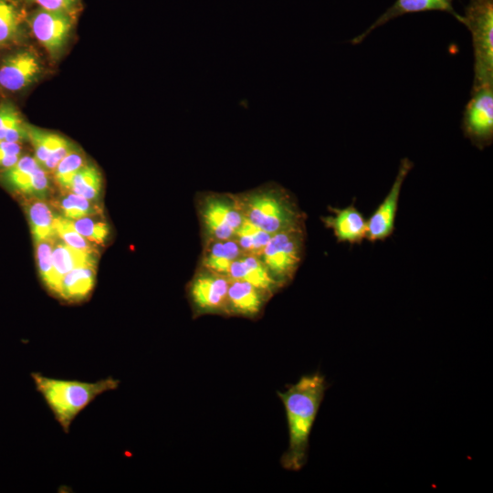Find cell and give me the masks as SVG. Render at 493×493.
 I'll use <instances>...</instances> for the list:
<instances>
[{
    "mask_svg": "<svg viewBox=\"0 0 493 493\" xmlns=\"http://www.w3.org/2000/svg\"><path fill=\"white\" fill-rule=\"evenodd\" d=\"M327 388L324 375L316 372L278 392L288 429V446L280 459L285 469L299 471L306 465L309 435Z\"/></svg>",
    "mask_w": 493,
    "mask_h": 493,
    "instance_id": "cell-1",
    "label": "cell"
},
{
    "mask_svg": "<svg viewBox=\"0 0 493 493\" xmlns=\"http://www.w3.org/2000/svg\"><path fill=\"white\" fill-rule=\"evenodd\" d=\"M36 391L42 396L63 432L69 433L77 416L100 394L118 389L120 380L108 376L96 382L58 379L31 372Z\"/></svg>",
    "mask_w": 493,
    "mask_h": 493,
    "instance_id": "cell-2",
    "label": "cell"
},
{
    "mask_svg": "<svg viewBox=\"0 0 493 493\" xmlns=\"http://www.w3.org/2000/svg\"><path fill=\"white\" fill-rule=\"evenodd\" d=\"M236 200L245 218L272 235L304 225L297 204L280 187L258 188Z\"/></svg>",
    "mask_w": 493,
    "mask_h": 493,
    "instance_id": "cell-3",
    "label": "cell"
},
{
    "mask_svg": "<svg viewBox=\"0 0 493 493\" xmlns=\"http://www.w3.org/2000/svg\"><path fill=\"white\" fill-rule=\"evenodd\" d=\"M472 35L473 89L493 85V0H470L461 21Z\"/></svg>",
    "mask_w": 493,
    "mask_h": 493,
    "instance_id": "cell-4",
    "label": "cell"
},
{
    "mask_svg": "<svg viewBox=\"0 0 493 493\" xmlns=\"http://www.w3.org/2000/svg\"><path fill=\"white\" fill-rule=\"evenodd\" d=\"M304 232L302 225L273 234L258 256L280 286L292 279L301 262Z\"/></svg>",
    "mask_w": 493,
    "mask_h": 493,
    "instance_id": "cell-5",
    "label": "cell"
},
{
    "mask_svg": "<svg viewBox=\"0 0 493 493\" xmlns=\"http://www.w3.org/2000/svg\"><path fill=\"white\" fill-rule=\"evenodd\" d=\"M462 120L465 136L480 150L493 141V85L471 91Z\"/></svg>",
    "mask_w": 493,
    "mask_h": 493,
    "instance_id": "cell-6",
    "label": "cell"
},
{
    "mask_svg": "<svg viewBox=\"0 0 493 493\" xmlns=\"http://www.w3.org/2000/svg\"><path fill=\"white\" fill-rule=\"evenodd\" d=\"M201 217L205 230L212 240L233 239L244 220L236 198L216 194L204 200Z\"/></svg>",
    "mask_w": 493,
    "mask_h": 493,
    "instance_id": "cell-7",
    "label": "cell"
},
{
    "mask_svg": "<svg viewBox=\"0 0 493 493\" xmlns=\"http://www.w3.org/2000/svg\"><path fill=\"white\" fill-rule=\"evenodd\" d=\"M414 166L409 158L401 160L395 179L384 199L367 219L366 239L370 242L383 241L395 229V218L403 184Z\"/></svg>",
    "mask_w": 493,
    "mask_h": 493,
    "instance_id": "cell-8",
    "label": "cell"
},
{
    "mask_svg": "<svg viewBox=\"0 0 493 493\" xmlns=\"http://www.w3.org/2000/svg\"><path fill=\"white\" fill-rule=\"evenodd\" d=\"M29 26L37 40L55 58L68 41L73 21L70 14L38 8L29 17Z\"/></svg>",
    "mask_w": 493,
    "mask_h": 493,
    "instance_id": "cell-9",
    "label": "cell"
},
{
    "mask_svg": "<svg viewBox=\"0 0 493 493\" xmlns=\"http://www.w3.org/2000/svg\"><path fill=\"white\" fill-rule=\"evenodd\" d=\"M230 279L206 270L194 277L189 285V299L196 314L226 313Z\"/></svg>",
    "mask_w": 493,
    "mask_h": 493,
    "instance_id": "cell-10",
    "label": "cell"
},
{
    "mask_svg": "<svg viewBox=\"0 0 493 493\" xmlns=\"http://www.w3.org/2000/svg\"><path fill=\"white\" fill-rule=\"evenodd\" d=\"M41 72L40 62L30 50L7 56L0 65V86L9 91H18L34 82Z\"/></svg>",
    "mask_w": 493,
    "mask_h": 493,
    "instance_id": "cell-11",
    "label": "cell"
},
{
    "mask_svg": "<svg viewBox=\"0 0 493 493\" xmlns=\"http://www.w3.org/2000/svg\"><path fill=\"white\" fill-rule=\"evenodd\" d=\"M330 211L333 215L323 217L322 221L332 230L338 242L357 245L366 239L367 220L353 204Z\"/></svg>",
    "mask_w": 493,
    "mask_h": 493,
    "instance_id": "cell-12",
    "label": "cell"
},
{
    "mask_svg": "<svg viewBox=\"0 0 493 493\" xmlns=\"http://www.w3.org/2000/svg\"><path fill=\"white\" fill-rule=\"evenodd\" d=\"M270 294L240 280H230L226 304V313L255 318L258 315Z\"/></svg>",
    "mask_w": 493,
    "mask_h": 493,
    "instance_id": "cell-13",
    "label": "cell"
},
{
    "mask_svg": "<svg viewBox=\"0 0 493 493\" xmlns=\"http://www.w3.org/2000/svg\"><path fill=\"white\" fill-rule=\"evenodd\" d=\"M454 0H396L382 16H380L368 29L352 38L353 45L361 43L372 30L386 22L400 16L425 11H444L454 16L459 22L462 16L458 15L453 7Z\"/></svg>",
    "mask_w": 493,
    "mask_h": 493,
    "instance_id": "cell-14",
    "label": "cell"
},
{
    "mask_svg": "<svg viewBox=\"0 0 493 493\" xmlns=\"http://www.w3.org/2000/svg\"><path fill=\"white\" fill-rule=\"evenodd\" d=\"M226 276L230 280L247 282L270 295L281 287L270 275L260 258L255 255H243L235 260Z\"/></svg>",
    "mask_w": 493,
    "mask_h": 493,
    "instance_id": "cell-15",
    "label": "cell"
},
{
    "mask_svg": "<svg viewBox=\"0 0 493 493\" xmlns=\"http://www.w3.org/2000/svg\"><path fill=\"white\" fill-rule=\"evenodd\" d=\"M96 264L76 267L66 274L60 282L57 299L67 303H79L87 299L95 286Z\"/></svg>",
    "mask_w": 493,
    "mask_h": 493,
    "instance_id": "cell-16",
    "label": "cell"
},
{
    "mask_svg": "<svg viewBox=\"0 0 493 493\" xmlns=\"http://www.w3.org/2000/svg\"><path fill=\"white\" fill-rule=\"evenodd\" d=\"M52 257L59 287L63 277L72 269L89 264H96L94 253L76 249L66 244L58 236L54 238Z\"/></svg>",
    "mask_w": 493,
    "mask_h": 493,
    "instance_id": "cell-17",
    "label": "cell"
},
{
    "mask_svg": "<svg viewBox=\"0 0 493 493\" xmlns=\"http://www.w3.org/2000/svg\"><path fill=\"white\" fill-rule=\"evenodd\" d=\"M243 255V250L234 238L213 240L204 257L203 265L208 271L226 276L231 264Z\"/></svg>",
    "mask_w": 493,
    "mask_h": 493,
    "instance_id": "cell-18",
    "label": "cell"
},
{
    "mask_svg": "<svg viewBox=\"0 0 493 493\" xmlns=\"http://www.w3.org/2000/svg\"><path fill=\"white\" fill-rule=\"evenodd\" d=\"M34 243L56 236L54 217L50 208L40 200L33 201L26 206Z\"/></svg>",
    "mask_w": 493,
    "mask_h": 493,
    "instance_id": "cell-19",
    "label": "cell"
},
{
    "mask_svg": "<svg viewBox=\"0 0 493 493\" xmlns=\"http://www.w3.org/2000/svg\"><path fill=\"white\" fill-rule=\"evenodd\" d=\"M40 165L34 157H20L15 165L5 170L4 179L10 188L27 195L34 174Z\"/></svg>",
    "mask_w": 493,
    "mask_h": 493,
    "instance_id": "cell-20",
    "label": "cell"
},
{
    "mask_svg": "<svg viewBox=\"0 0 493 493\" xmlns=\"http://www.w3.org/2000/svg\"><path fill=\"white\" fill-rule=\"evenodd\" d=\"M54 237L42 239L35 242L36 246V257L38 267L40 278L45 284L47 290L55 297H57L59 281L55 270L52 257V247Z\"/></svg>",
    "mask_w": 493,
    "mask_h": 493,
    "instance_id": "cell-21",
    "label": "cell"
},
{
    "mask_svg": "<svg viewBox=\"0 0 493 493\" xmlns=\"http://www.w3.org/2000/svg\"><path fill=\"white\" fill-rule=\"evenodd\" d=\"M272 234L261 229L244 217L234 239L238 243L244 254L259 256Z\"/></svg>",
    "mask_w": 493,
    "mask_h": 493,
    "instance_id": "cell-22",
    "label": "cell"
},
{
    "mask_svg": "<svg viewBox=\"0 0 493 493\" xmlns=\"http://www.w3.org/2000/svg\"><path fill=\"white\" fill-rule=\"evenodd\" d=\"M27 139L33 145L37 161L42 165L59 147L68 141L62 136L26 125Z\"/></svg>",
    "mask_w": 493,
    "mask_h": 493,
    "instance_id": "cell-23",
    "label": "cell"
},
{
    "mask_svg": "<svg viewBox=\"0 0 493 493\" xmlns=\"http://www.w3.org/2000/svg\"><path fill=\"white\" fill-rule=\"evenodd\" d=\"M100 190V173L91 164H86L75 174L68 189V191L93 202L99 198Z\"/></svg>",
    "mask_w": 493,
    "mask_h": 493,
    "instance_id": "cell-24",
    "label": "cell"
},
{
    "mask_svg": "<svg viewBox=\"0 0 493 493\" xmlns=\"http://www.w3.org/2000/svg\"><path fill=\"white\" fill-rule=\"evenodd\" d=\"M22 23L19 7L12 0H0V45L12 42L18 36Z\"/></svg>",
    "mask_w": 493,
    "mask_h": 493,
    "instance_id": "cell-25",
    "label": "cell"
},
{
    "mask_svg": "<svg viewBox=\"0 0 493 493\" xmlns=\"http://www.w3.org/2000/svg\"><path fill=\"white\" fill-rule=\"evenodd\" d=\"M58 206L62 215L70 220L94 215L99 212V207L93 201L70 191L60 198Z\"/></svg>",
    "mask_w": 493,
    "mask_h": 493,
    "instance_id": "cell-26",
    "label": "cell"
},
{
    "mask_svg": "<svg viewBox=\"0 0 493 493\" xmlns=\"http://www.w3.org/2000/svg\"><path fill=\"white\" fill-rule=\"evenodd\" d=\"M85 165L84 155L74 148L54 170L56 183L61 189L68 191L73 177Z\"/></svg>",
    "mask_w": 493,
    "mask_h": 493,
    "instance_id": "cell-27",
    "label": "cell"
},
{
    "mask_svg": "<svg viewBox=\"0 0 493 493\" xmlns=\"http://www.w3.org/2000/svg\"><path fill=\"white\" fill-rule=\"evenodd\" d=\"M54 227L56 235L68 246L85 252L94 253L91 242L76 230L69 219L64 216H55Z\"/></svg>",
    "mask_w": 493,
    "mask_h": 493,
    "instance_id": "cell-28",
    "label": "cell"
},
{
    "mask_svg": "<svg viewBox=\"0 0 493 493\" xmlns=\"http://www.w3.org/2000/svg\"><path fill=\"white\" fill-rule=\"evenodd\" d=\"M70 221L72 226L81 236L95 244H103L110 233L109 226L105 222L96 220L89 216Z\"/></svg>",
    "mask_w": 493,
    "mask_h": 493,
    "instance_id": "cell-29",
    "label": "cell"
},
{
    "mask_svg": "<svg viewBox=\"0 0 493 493\" xmlns=\"http://www.w3.org/2000/svg\"><path fill=\"white\" fill-rule=\"evenodd\" d=\"M24 124L18 111L10 103L0 107V141H3L6 132Z\"/></svg>",
    "mask_w": 493,
    "mask_h": 493,
    "instance_id": "cell-30",
    "label": "cell"
},
{
    "mask_svg": "<svg viewBox=\"0 0 493 493\" xmlns=\"http://www.w3.org/2000/svg\"><path fill=\"white\" fill-rule=\"evenodd\" d=\"M21 151L19 142L0 141V168L6 170L15 165L20 158Z\"/></svg>",
    "mask_w": 493,
    "mask_h": 493,
    "instance_id": "cell-31",
    "label": "cell"
},
{
    "mask_svg": "<svg viewBox=\"0 0 493 493\" xmlns=\"http://www.w3.org/2000/svg\"><path fill=\"white\" fill-rule=\"evenodd\" d=\"M37 4L40 8L70 14L75 11L79 0H26Z\"/></svg>",
    "mask_w": 493,
    "mask_h": 493,
    "instance_id": "cell-32",
    "label": "cell"
},
{
    "mask_svg": "<svg viewBox=\"0 0 493 493\" xmlns=\"http://www.w3.org/2000/svg\"><path fill=\"white\" fill-rule=\"evenodd\" d=\"M74 148V145L68 141L66 144L56 150L41 166L46 171L54 172L59 162Z\"/></svg>",
    "mask_w": 493,
    "mask_h": 493,
    "instance_id": "cell-33",
    "label": "cell"
}]
</instances>
